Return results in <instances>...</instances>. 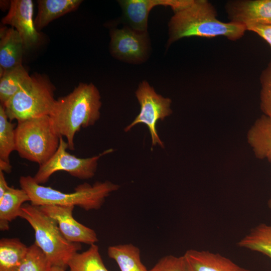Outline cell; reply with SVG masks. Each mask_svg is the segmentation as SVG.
<instances>
[{
  "mask_svg": "<svg viewBox=\"0 0 271 271\" xmlns=\"http://www.w3.org/2000/svg\"><path fill=\"white\" fill-rule=\"evenodd\" d=\"M68 267L70 271H108L95 243L85 251L76 253L70 259Z\"/></svg>",
  "mask_w": 271,
  "mask_h": 271,
  "instance_id": "cell-24",
  "label": "cell"
},
{
  "mask_svg": "<svg viewBox=\"0 0 271 271\" xmlns=\"http://www.w3.org/2000/svg\"><path fill=\"white\" fill-rule=\"evenodd\" d=\"M23 41L14 28L2 27L0 30V75L22 65L24 51Z\"/></svg>",
  "mask_w": 271,
  "mask_h": 271,
  "instance_id": "cell-15",
  "label": "cell"
},
{
  "mask_svg": "<svg viewBox=\"0 0 271 271\" xmlns=\"http://www.w3.org/2000/svg\"><path fill=\"white\" fill-rule=\"evenodd\" d=\"M30 77L23 65L12 69L0 75L1 104L5 105Z\"/></svg>",
  "mask_w": 271,
  "mask_h": 271,
  "instance_id": "cell-23",
  "label": "cell"
},
{
  "mask_svg": "<svg viewBox=\"0 0 271 271\" xmlns=\"http://www.w3.org/2000/svg\"><path fill=\"white\" fill-rule=\"evenodd\" d=\"M194 0H123L119 1L123 18L129 28L140 32H147L148 16L157 6L170 7L174 13L190 5Z\"/></svg>",
  "mask_w": 271,
  "mask_h": 271,
  "instance_id": "cell-11",
  "label": "cell"
},
{
  "mask_svg": "<svg viewBox=\"0 0 271 271\" xmlns=\"http://www.w3.org/2000/svg\"><path fill=\"white\" fill-rule=\"evenodd\" d=\"M52 265L43 251L34 243L15 271H50Z\"/></svg>",
  "mask_w": 271,
  "mask_h": 271,
  "instance_id": "cell-25",
  "label": "cell"
},
{
  "mask_svg": "<svg viewBox=\"0 0 271 271\" xmlns=\"http://www.w3.org/2000/svg\"><path fill=\"white\" fill-rule=\"evenodd\" d=\"M15 124L9 119L4 105H0V170L10 173L11 153L16 151Z\"/></svg>",
  "mask_w": 271,
  "mask_h": 271,
  "instance_id": "cell-19",
  "label": "cell"
},
{
  "mask_svg": "<svg viewBox=\"0 0 271 271\" xmlns=\"http://www.w3.org/2000/svg\"><path fill=\"white\" fill-rule=\"evenodd\" d=\"M107 253L115 261L121 271L149 270L141 261L140 249L132 244L110 246Z\"/></svg>",
  "mask_w": 271,
  "mask_h": 271,
  "instance_id": "cell-20",
  "label": "cell"
},
{
  "mask_svg": "<svg viewBox=\"0 0 271 271\" xmlns=\"http://www.w3.org/2000/svg\"><path fill=\"white\" fill-rule=\"evenodd\" d=\"M247 139L256 157L266 159L271 163V119L263 114L256 119Z\"/></svg>",
  "mask_w": 271,
  "mask_h": 271,
  "instance_id": "cell-17",
  "label": "cell"
},
{
  "mask_svg": "<svg viewBox=\"0 0 271 271\" xmlns=\"http://www.w3.org/2000/svg\"><path fill=\"white\" fill-rule=\"evenodd\" d=\"M213 6L206 0H194L189 6L175 12L169 23L167 46L183 38H213L222 36L231 40L241 38L246 28L241 24L223 22L217 18Z\"/></svg>",
  "mask_w": 271,
  "mask_h": 271,
  "instance_id": "cell-2",
  "label": "cell"
},
{
  "mask_svg": "<svg viewBox=\"0 0 271 271\" xmlns=\"http://www.w3.org/2000/svg\"><path fill=\"white\" fill-rule=\"evenodd\" d=\"M19 183L33 205L77 206L86 211L100 209L105 198L119 188L109 181L96 182L92 185L84 183L75 187L74 192L68 193L38 184L30 176H21Z\"/></svg>",
  "mask_w": 271,
  "mask_h": 271,
  "instance_id": "cell-3",
  "label": "cell"
},
{
  "mask_svg": "<svg viewBox=\"0 0 271 271\" xmlns=\"http://www.w3.org/2000/svg\"><path fill=\"white\" fill-rule=\"evenodd\" d=\"M260 108L271 119V61L262 72L260 77Z\"/></svg>",
  "mask_w": 271,
  "mask_h": 271,
  "instance_id": "cell-26",
  "label": "cell"
},
{
  "mask_svg": "<svg viewBox=\"0 0 271 271\" xmlns=\"http://www.w3.org/2000/svg\"><path fill=\"white\" fill-rule=\"evenodd\" d=\"M20 217L28 221L33 228L35 243L45 253L52 266L66 269L71 257L81 250L80 243L67 241L56 220L46 215L38 206L24 204Z\"/></svg>",
  "mask_w": 271,
  "mask_h": 271,
  "instance_id": "cell-4",
  "label": "cell"
},
{
  "mask_svg": "<svg viewBox=\"0 0 271 271\" xmlns=\"http://www.w3.org/2000/svg\"><path fill=\"white\" fill-rule=\"evenodd\" d=\"M237 245L271 259V225L260 223L256 225L238 242Z\"/></svg>",
  "mask_w": 271,
  "mask_h": 271,
  "instance_id": "cell-22",
  "label": "cell"
},
{
  "mask_svg": "<svg viewBox=\"0 0 271 271\" xmlns=\"http://www.w3.org/2000/svg\"><path fill=\"white\" fill-rule=\"evenodd\" d=\"M226 10L231 22L244 25L271 24V0L229 2Z\"/></svg>",
  "mask_w": 271,
  "mask_h": 271,
  "instance_id": "cell-13",
  "label": "cell"
},
{
  "mask_svg": "<svg viewBox=\"0 0 271 271\" xmlns=\"http://www.w3.org/2000/svg\"><path fill=\"white\" fill-rule=\"evenodd\" d=\"M99 90L92 83H80L68 95L56 99L49 116L57 131L74 150V137L81 128L93 125L100 116Z\"/></svg>",
  "mask_w": 271,
  "mask_h": 271,
  "instance_id": "cell-1",
  "label": "cell"
},
{
  "mask_svg": "<svg viewBox=\"0 0 271 271\" xmlns=\"http://www.w3.org/2000/svg\"><path fill=\"white\" fill-rule=\"evenodd\" d=\"M81 0H39L38 11L34 20L37 31H40L52 21L76 10Z\"/></svg>",
  "mask_w": 271,
  "mask_h": 271,
  "instance_id": "cell-16",
  "label": "cell"
},
{
  "mask_svg": "<svg viewBox=\"0 0 271 271\" xmlns=\"http://www.w3.org/2000/svg\"><path fill=\"white\" fill-rule=\"evenodd\" d=\"M15 131L19 156L39 166L47 162L59 147L61 136L49 115L18 122Z\"/></svg>",
  "mask_w": 271,
  "mask_h": 271,
  "instance_id": "cell-5",
  "label": "cell"
},
{
  "mask_svg": "<svg viewBox=\"0 0 271 271\" xmlns=\"http://www.w3.org/2000/svg\"><path fill=\"white\" fill-rule=\"evenodd\" d=\"M67 148L68 143L61 137L56 152L47 162L39 166L33 177L36 183L41 185L45 183L53 174L58 171L67 172L80 179L91 178L95 175L99 158L113 151L110 149L92 157L80 158L67 152Z\"/></svg>",
  "mask_w": 271,
  "mask_h": 271,
  "instance_id": "cell-7",
  "label": "cell"
},
{
  "mask_svg": "<svg viewBox=\"0 0 271 271\" xmlns=\"http://www.w3.org/2000/svg\"><path fill=\"white\" fill-rule=\"evenodd\" d=\"M28 247L18 238L0 240V271H15L25 256Z\"/></svg>",
  "mask_w": 271,
  "mask_h": 271,
  "instance_id": "cell-21",
  "label": "cell"
},
{
  "mask_svg": "<svg viewBox=\"0 0 271 271\" xmlns=\"http://www.w3.org/2000/svg\"><path fill=\"white\" fill-rule=\"evenodd\" d=\"M9 187L4 172L0 170V199L4 196Z\"/></svg>",
  "mask_w": 271,
  "mask_h": 271,
  "instance_id": "cell-29",
  "label": "cell"
},
{
  "mask_svg": "<svg viewBox=\"0 0 271 271\" xmlns=\"http://www.w3.org/2000/svg\"><path fill=\"white\" fill-rule=\"evenodd\" d=\"M185 271H250L218 253L189 249L182 255Z\"/></svg>",
  "mask_w": 271,
  "mask_h": 271,
  "instance_id": "cell-14",
  "label": "cell"
},
{
  "mask_svg": "<svg viewBox=\"0 0 271 271\" xmlns=\"http://www.w3.org/2000/svg\"><path fill=\"white\" fill-rule=\"evenodd\" d=\"M50 271H66V269L59 266H52Z\"/></svg>",
  "mask_w": 271,
  "mask_h": 271,
  "instance_id": "cell-30",
  "label": "cell"
},
{
  "mask_svg": "<svg viewBox=\"0 0 271 271\" xmlns=\"http://www.w3.org/2000/svg\"><path fill=\"white\" fill-rule=\"evenodd\" d=\"M245 27L246 30L252 31L258 35L271 47V24H250Z\"/></svg>",
  "mask_w": 271,
  "mask_h": 271,
  "instance_id": "cell-28",
  "label": "cell"
},
{
  "mask_svg": "<svg viewBox=\"0 0 271 271\" xmlns=\"http://www.w3.org/2000/svg\"><path fill=\"white\" fill-rule=\"evenodd\" d=\"M110 35V51L114 57L134 63L147 58L149 49L147 32H138L127 27L114 29Z\"/></svg>",
  "mask_w": 271,
  "mask_h": 271,
  "instance_id": "cell-9",
  "label": "cell"
},
{
  "mask_svg": "<svg viewBox=\"0 0 271 271\" xmlns=\"http://www.w3.org/2000/svg\"><path fill=\"white\" fill-rule=\"evenodd\" d=\"M30 198L23 189L9 187L0 199V229H9V223L20 217L22 206Z\"/></svg>",
  "mask_w": 271,
  "mask_h": 271,
  "instance_id": "cell-18",
  "label": "cell"
},
{
  "mask_svg": "<svg viewBox=\"0 0 271 271\" xmlns=\"http://www.w3.org/2000/svg\"><path fill=\"white\" fill-rule=\"evenodd\" d=\"M268 206L269 207V208L271 209V196L270 197V198L269 199L268 201Z\"/></svg>",
  "mask_w": 271,
  "mask_h": 271,
  "instance_id": "cell-31",
  "label": "cell"
},
{
  "mask_svg": "<svg viewBox=\"0 0 271 271\" xmlns=\"http://www.w3.org/2000/svg\"><path fill=\"white\" fill-rule=\"evenodd\" d=\"M55 87L46 76L35 74L5 104L6 114L10 121L18 122L51 113L56 99Z\"/></svg>",
  "mask_w": 271,
  "mask_h": 271,
  "instance_id": "cell-6",
  "label": "cell"
},
{
  "mask_svg": "<svg viewBox=\"0 0 271 271\" xmlns=\"http://www.w3.org/2000/svg\"><path fill=\"white\" fill-rule=\"evenodd\" d=\"M135 93L141 106L140 112L133 121L125 127L124 131H128L137 124L144 123L149 128L152 146L159 145L164 148V143L157 131L156 124L159 120H163L172 113L170 108L172 100L157 93L153 87L145 81L139 84Z\"/></svg>",
  "mask_w": 271,
  "mask_h": 271,
  "instance_id": "cell-8",
  "label": "cell"
},
{
  "mask_svg": "<svg viewBox=\"0 0 271 271\" xmlns=\"http://www.w3.org/2000/svg\"><path fill=\"white\" fill-rule=\"evenodd\" d=\"M149 271H185L183 257L172 255L164 256Z\"/></svg>",
  "mask_w": 271,
  "mask_h": 271,
  "instance_id": "cell-27",
  "label": "cell"
},
{
  "mask_svg": "<svg viewBox=\"0 0 271 271\" xmlns=\"http://www.w3.org/2000/svg\"><path fill=\"white\" fill-rule=\"evenodd\" d=\"M33 3L32 0H12L7 15L2 19L4 25H9L19 33L26 50L40 42V35L34 25Z\"/></svg>",
  "mask_w": 271,
  "mask_h": 271,
  "instance_id": "cell-12",
  "label": "cell"
},
{
  "mask_svg": "<svg viewBox=\"0 0 271 271\" xmlns=\"http://www.w3.org/2000/svg\"><path fill=\"white\" fill-rule=\"evenodd\" d=\"M38 207L46 215L56 220L61 233L67 241L90 245L98 241L94 230L74 219L72 215L74 206L48 205Z\"/></svg>",
  "mask_w": 271,
  "mask_h": 271,
  "instance_id": "cell-10",
  "label": "cell"
}]
</instances>
